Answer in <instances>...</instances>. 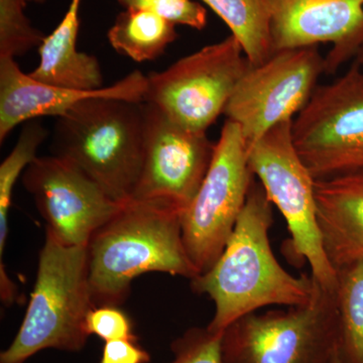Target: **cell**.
Listing matches in <instances>:
<instances>
[{"instance_id":"6da1fadb","label":"cell","mask_w":363,"mask_h":363,"mask_svg":"<svg viewBox=\"0 0 363 363\" xmlns=\"http://www.w3.org/2000/svg\"><path fill=\"white\" fill-rule=\"evenodd\" d=\"M264 189L253 181L225 248L211 269L191 279L192 290L215 305L207 326L222 333L240 318L267 306L298 307L311 302L318 284L311 274L295 277L279 264L269 233L274 212Z\"/></svg>"},{"instance_id":"7a4b0ae2","label":"cell","mask_w":363,"mask_h":363,"mask_svg":"<svg viewBox=\"0 0 363 363\" xmlns=\"http://www.w3.org/2000/svg\"><path fill=\"white\" fill-rule=\"evenodd\" d=\"M181 216L166 203L130 200L93 234L87 250L96 307L123 304L133 279L147 272L198 276L184 245Z\"/></svg>"},{"instance_id":"3957f363","label":"cell","mask_w":363,"mask_h":363,"mask_svg":"<svg viewBox=\"0 0 363 363\" xmlns=\"http://www.w3.org/2000/svg\"><path fill=\"white\" fill-rule=\"evenodd\" d=\"M54 156L75 164L118 203L130 201L145 150L143 102L92 98L58 117Z\"/></svg>"},{"instance_id":"277c9868","label":"cell","mask_w":363,"mask_h":363,"mask_svg":"<svg viewBox=\"0 0 363 363\" xmlns=\"http://www.w3.org/2000/svg\"><path fill=\"white\" fill-rule=\"evenodd\" d=\"M87 247H68L45 233L30 304L0 363H23L45 350L78 352L89 338L93 308Z\"/></svg>"},{"instance_id":"5b68a950","label":"cell","mask_w":363,"mask_h":363,"mask_svg":"<svg viewBox=\"0 0 363 363\" xmlns=\"http://www.w3.org/2000/svg\"><path fill=\"white\" fill-rule=\"evenodd\" d=\"M340 332L335 291L319 285L308 305L253 312L222 332V363H330Z\"/></svg>"},{"instance_id":"8992f818","label":"cell","mask_w":363,"mask_h":363,"mask_svg":"<svg viewBox=\"0 0 363 363\" xmlns=\"http://www.w3.org/2000/svg\"><path fill=\"white\" fill-rule=\"evenodd\" d=\"M293 121L274 126L248 145V164L267 199L283 215L291 234L290 247L305 260L311 276L325 290L335 291L337 272L325 255L317 221L315 179L293 142Z\"/></svg>"},{"instance_id":"52a82bcc","label":"cell","mask_w":363,"mask_h":363,"mask_svg":"<svg viewBox=\"0 0 363 363\" xmlns=\"http://www.w3.org/2000/svg\"><path fill=\"white\" fill-rule=\"evenodd\" d=\"M248 145L240 126L224 123L213 157L199 191L182 213L184 245L198 276L223 252L255 181Z\"/></svg>"},{"instance_id":"ba28073f","label":"cell","mask_w":363,"mask_h":363,"mask_svg":"<svg viewBox=\"0 0 363 363\" xmlns=\"http://www.w3.org/2000/svg\"><path fill=\"white\" fill-rule=\"evenodd\" d=\"M250 67L240 42L230 35L147 76L143 102L187 130L206 133L224 113Z\"/></svg>"},{"instance_id":"9c48e42d","label":"cell","mask_w":363,"mask_h":363,"mask_svg":"<svg viewBox=\"0 0 363 363\" xmlns=\"http://www.w3.org/2000/svg\"><path fill=\"white\" fill-rule=\"evenodd\" d=\"M293 142L315 180L363 169V70L359 62L317 86L293 121Z\"/></svg>"},{"instance_id":"30bf717a","label":"cell","mask_w":363,"mask_h":363,"mask_svg":"<svg viewBox=\"0 0 363 363\" xmlns=\"http://www.w3.org/2000/svg\"><path fill=\"white\" fill-rule=\"evenodd\" d=\"M323 73L325 57L316 45L274 52L248 69L224 114L240 126L250 145L274 126L292 121L309 102Z\"/></svg>"},{"instance_id":"8fae6325","label":"cell","mask_w":363,"mask_h":363,"mask_svg":"<svg viewBox=\"0 0 363 363\" xmlns=\"http://www.w3.org/2000/svg\"><path fill=\"white\" fill-rule=\"evenodd\" d=\"M145 150L131 200L159 201L187 209L199 191L213 157L206 133L187 130L143 102Z\"/></svg>"},{"instance_id":"7c38bea8","label":"cell","mask_w":363,"mask_h":363,"mask_svg":"<svg viewBox=\"0 0 363 363\" xmlns=\"http://www.w3.org/2000/svg\"><path fill=\"white\" fill-rule=\"evenodd\" d=\"M23 186L45 221V233L68 247H87L93 234L123 206L75 164L57 156L35 157Z\"/></svg>"},{"instance_id":"4fadbf2b","label":"cell","mask_w":363,"mask_h":363,"mask_svg":"<svg viewBox=\"0 0 363 363\" xmlns=\"http://www.w3.org/2000/svg\"><path fill=\"white\" fill-rule=\"evenodd\" d=\"M272 54L332 45L325 73L333 74L363 48V0H266Z\"/></svg>"},{"instance_id":"5bb4252c","label":"cell","mask_w":363,"mask_h":363,"mask_svg":"<svg viewBox=\"0 0 363 363\" xmlns=\"http://www.w3.org/2000/svg\"><path fill=\"white\" fill-rule=\"evenodd\" d=\"M147 76L133 71L109 87L71 89L45 84L21 71L14 59L0 60V143L25 121L43 116L61 117L92 98H113L143 102Z\"/></svg>"},{"instance_id":"9a60e30c","label":"cell","mask_w":363,"mask_h":363,"mask_svg":"<svg viewBox=\"0 0 363 363\" xmlns=\"http://www.w3.org/2000/svg\"><path fill=\"white\" fill-rule=\"evenodd\" d=\"M325 255L337 272L363 260V169L315 181Z\"/></svg>"},{"instance_id":"2e32d148","label":"cell","mask_w":363,"mask_h":363,"mask_svg":"<svg viewBox=\"0 0 363 363\" xmlns=\"http://www.w3.org/2000/svg\"><path fill=\"white\" fill-rule=\"evenodd\" d=\"M81 0H71L68 11L39 48L40 64L30 77L45 84L95 90L102 88L104 76L94 56L78 51L79 9Z\"/></svg>"},{"instance_id":"e0dca14e","label":"cell","mask_w":363,"mask_h":363,"mask_svg":"<svg viewBox=\"0 0 363 363\" xmlns=\"http://www.w3.org/2000/svg\"><path fill=\"white\" fill-rule=\"evenodd\" d=\"M177 38L176 25L145 9H125L108 30L112 48L136 62L159 58Z\"/></svg>"},{"instance_id":"ac0fdd59","label":"cell","mask_w":363,"mask_h":363,"mask_svg":"<svg viewBox=\"0 0 363 363\" xmlns=\"http://www.w3.org/2000/svg\"><path fill=\"white\" fill-rule=\"evenodd\" d=\"M228 26L252 67L272 55L266 0H202Z\"/></svg>"},{"instance_id":"d6986e66","label":"cell","mask_w":363,"mask_h":363,"mask_svg":"<svg viewBox=\"0 0 363 363\" xmlns=\"http://www.w3.org/2000/svg\"><path fill=\"white\" fill-rule=\"evenodd\" d=\"M340 350L347 363H363V260L337 269L335 289Z\"/></svg>"},{"instance_id":"ffe728a7","label":"cell","mask_w":363,"mask_h":363,"mask_svg":"<svg viewBox=\"0 0 363 363\" xmlns=\"http://www.w3.org/2000/svg\"><path fill=\"white\" fill-rule=\"evenodd\" d=\"M48 131L37 121H30L21 130L13 150L0 164V283L11 281L4 264L9 235V212L11 209L13 192L21 174L37 157L40 145L47 138Z\"/></svg>"},{"instance_id":"44dd1931","label":"cell","mask_w":363,"mask_h":363,"mask_svg":"<svg viewBox=\"0 0 363 363\" xmlns=\"http://www.w3.org/2000/svg\"><path fill=\"white\" fill-rule=\"evenodd\" d=\"M28 1L0 0V60L23 56L44 42V33L33 28L26 16Z\"/></svg>"},{"instance_id":"7402d4cb","label":"cell","mask_w":363,"mask_h":363,"mask_svg":"<svg viewBox=\"0 0 363 363\" xmlns=\"http://www.w3.org/2000/svg\"><path fill=\"white\" fill-rule=\"evenodd\" d=\"M128 9H145L174 25L202 30L207 26V11L194 0H117Z\"/></svg>"},{"instance_id":"603a6c76","label":"cell","mask_w":363,"mask_h":363,"mask_svg":"<svg viewBox=\"0 0 363 363\" xmlns=\"http://www.w3.org/2000/svg\"><path fill=\"white\" fill-rule=\"evenodd\" d=\"M221 337L207 328L190 329L173 343L171 363H222Z\"/></svg>"},{"instance_id":"cb8c5ba5","label":"cell","mask_w":363,"mask_h":363,"mask_svg":"<svg viewBox=\"0 0 363 363\" xmlns=\"http://www.w3.org/2000/svg\"><path fill=\"white\" fill-rule=\"evenodd\" d=\"M87 331L105 342L113 340H138L133 324L126 313L117 306L93 308L87 317Z\"/></svg>"},{"instance_id":"d4e9b609","label":"cell","mask_w":363,"mask_h":363,"mask_svg":"<svg viewBox=\"0 0 363 363\" xmlns=\"http://www.w3.org/2000/svg\"><path fill=\"white\" fill-rule=\"evenodd\" d=\"M150 355L138 340H113L105 342L98 363H149Z\"/></svg>"},{"instance_id":"484cf974","label":"cell","mask_w":363,"mask_h":363,"mask_svg":"<svg viewBox=\"0 0 363 363\" xmlns=\"http://www.w3.org/2000/svg\"><path fill=\"white\" fill-rule=\"evenodd\" d=\"M330 363H347L343 359L342 355H341L340 350H338L335 354L332 357Z\"/></svg>"},{"instance_id":"4316f807","label":"cell","mask_w":363,"mask_h":363,"mask_svg":"<svg viewBox=\"0 0 363 363\" xmlns=\"http://www.w3.org/2000/svg\"><path fill=\"white\" fill-rule=\"evenodd\" d=\"M358 56H359V61H358V62H359L360 65H362V70H363V48H362V51H360L359 55H358Z\"/></svg>"},{"instance_id":"83f0119b","label":"cell","mask_w":363,"mask_h":363,"mask_svg":"<svg viewBox=\"0 0 363 363\" xmlns=\"http://www.w3.org/2000/svg\"><path fill=\"white\" fill-rule=\"evenodd\" d=\"M33 1L37 2V4H44L45 0H33Z\"/></svg>"}]
</instances>
